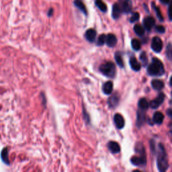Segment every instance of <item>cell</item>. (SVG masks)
Returning a JSON list of instances; mask_svg holds the SVG:
<instances>
[{"label":"cell","instance_id":"6da1fadb","mask_svg":"<svg viewBox=\"0 0 172 172\" xmlns=\"http://www.w3.org/2000/svg\"><path fill=\"white\" fill-rule=\"evenodd\" d=\"M147 73L152 76H160L165 73L163 63L158 59L153 58L152 63L147 68Z\"/></svg>","mask_w":172,"mask_h":172},{"label":"cell","instance_id":"7a4b0ae2","mask_svg":"<svg viewBox=\"0 0 172 172\" xmlns=\"http://www.w3.org/2000/svg\"><path fill=\"white\" fill-rule=\"evenodd\" d=\"M157 165L160 171H165L168 168V161L165 149L162 145H159V151L157 159Z\"/></svg>","mask_w":172,"mask_h":172},{"label":"cell","instance_id":"3957f363","mask_svg":"<svg viewBox=\"0 0 172 172\" xmlns=\"http://www.w3.org/2000/svg\"><path fill=\"white\" fill-rule=\"evenodd\" d=\"M99 71L107 77H114L116 74V66L112 62H106L99 67Z\"/></svg>","mask_w":172,"mask_h":172},{"label":"cell","instance_id":"277c9868","mask_svg":"<svg viewBox=\"0 0 172 172\" xmlns=\"http://www.w3.org/2000/svg\"><path fill=\"white\" fill-rule=\"evenodd\" d=\"M131 163L134 165L136 166H144L146 165L147 159H146V155L142 154L140 155V157L137 156H133L131 158Z\"/></svg>","mask_w":172,"mask_h":172},{"label":"cell","instance_id":"5b68a950","mask_svg":"<svg viewBox=\"0 0 172 172\" xmlns=\"http://www.w3.org/2000/svg\"><path fill=\"white\" fill-rule=\"evenodd\" d=\"M151 48L156 53H159L163 48V42L160 38L155 36L151 42Z\"/></svg>","mask_w":172,"mask_h":172},{"label":"cell","instance_id":"8992f818","mask_svg":"<svg viewBox=\"0 0 172 172\" xmlns=\"http://www.w3.org/2000/svg\"><path fill=\"white\" fill-rule=\"evenodd\" d=\"M165 94L161 93L158 95V96L155 99L150 102V106L153 109H157L160 106V105L163 103L164 99H165Z\"/></svg>","mask_w":172,"mask_h":172},{"label":"cell","instance_id":"52a82bcc","mask_svg":"<svg viewBox=\"0 0 172 172\" xmlns=\"http://www.w3.org/2000/svg\"><path fill=\"white\" fill-rule=\"evenodd\" d=\"M118 4L120 5L122 12L125 13H128L131 12L132 3L130 0H119Z\"/></svg>","mask_w":172,"mask_h":172},{"label":"cell","instance_id":"ba28073f","mask_svg":"<svg viewBox=\"0 0 172 172\" xmlns=\"http://www.w3.org/2000/svg\"><path fill=\"white\" fill-rule=\"evenodd\" d=\"M155 24V19L154 18L151 17V16H147V17L145 18L143 20V25L145 28L148 31L151 30L153 27L154 26Z\"/></svg>","mask_w":172,"mask_h":172},{"label":"cell","instance_id":"9c48e42d","mask_svg":"<svg viewBox=\"0 0 172 172\" xmlns=\"http://www.w3.org/2000/svg\"><path fill=\"white\" fill-rule=\"evenodd\" d=\"M114 121L118 128L121 129L125 126V119L121 114H116L114 116Z\"/></svg>","mask_w":172,"mask_h":172},{"label":"cell","instance_id":"30bf717a","mask_svg":"<svg viewBox=\"0 0 172 172\" xmlns=\"http://www.w3.org/2000/svg\"><path fill=\"white\" fill-rule=\"evenodd\" d=\"M106 44L109 47H114L117 43V39L114 34H109L106 36Z\"/></svg>","mask_w":172,"mask_h":172},{"label":"cell","instance_id":"8fae6325","mask_svg":"<svg viewBox=\"0 0 172 172\" xmlns=\"http://www.w3.org/2000/svg\"><path fill=\"white\" fill-rule=\"evenodd\" d=\"M85 37L89 42H93L96 38V31L94 29H89L86 31Z\"/></svg>","mask_w":172,"mask_h":172},{"label":"cell","instance_id":"7c38bea8","mask_svg":"<svg viewBox=\"0 0 172 172\" xmlns=\"http://www.w3.org/2000/svg\"><path fill=\"white\" fill-rule=\"evenodd\" d=\"M122 11L120 5L118 4H114L112 7V17L114 19H118L120 17Z\"/></svg>","mask_w":172,"mask_h":172},{"label":"cell","instance_id":"4fadbf2b","mask_svg":"<svg viewBox=\"0 0 172 172\" xmlns=\"http://www.w3.org/2000/svg\"><path fill=\"white\" fill-rule=\"evenodd\" d=\"M108 147L110 149V151L112 153H118L120 152V145L117 143L116 142L114 141H110L108 144Z\"/></svg>","mask_w":172,"mask_h":172},{"label":"cell","instance_id":"5bb4252c","mask_svg":"<svg viewBox=\"0 0 172 172\" xmlns=\"http://www.w3.org/2000/svg\"><path fill=\"white\" fill-rule=\"evenodd\" d=\"M73 4L75 7H77L80 11H82L85 15H87V9H86L85 5L83 3L82 0H74Z\"/></svg>","mask_w":172,"mask_h":172},{"label":"cell","instance_id":"9a60e30c","mask_svg":"<svg viewBox=\"0 0 172 172\" xmlns=\"http://www.w3.org/2000/svg\"><path fill=\"white\" fill-rule=\"evenodd\" d=\"M102 90L106 95H109L112 93L113 90V83L112 82H107L104 84L102 87Z\"/></svg>","mask_w":172,"mask_h":172},{"label":"cell","instance_id":"2e32d148","mask_svg":"<svg viewBox=\"0 0 172 172\" xmlns=\"http://www.w3.org/2000/svg\"><path fill=\"white\" fill-rule=\"evenodd\" d=\"M151 85L153 88L155 90H161L164 87V83L159 79H153Z\"/></svg>","mask_w":172,"mask_h":172},{"label":"cell","instance_id":"e0dca14e","mask_svg":"<svg viewBox=\"0 0 172 172\" xmlns=\"http://www.w3.org/2000/svg\"><path fill=\"white\" fill-rule=\"evenodd\" d=\"M130 64L131 68L133 69L134 71H138L141 69V64L139 63V61L136 60L135 57H131L130 59Z\"/></svg>","mask_w":172,"mask_h":172},{"label":"cell","instance_id":"ac0fdd59","mask_svg":"<svg viewBox=\"0 0 172 172\" xmlns=\"http://www.w3.org/2000/svg\"><path fill=\"white\" fill-rule=\"evenodd\" d=\"M164 119V115L162 113L160 112H156L154 115H153V122L156 124H158V125H160L163 122Z\"/></svg>","mask_w":172,"mask_h":172},{"label":"cell","instance_id":"d6986e66","mask_svg":"<svg viewBox=\"0 0 172 172\" xmlns=\"http://www.w3.org/2000/svg\"><path fill=\"white\" fill-rule=\"evenodd\" d=\"M118 101H119V98H118V96L115 94V95H114L113 96L110 97L108 102V105L110 107L114 108L115 106H117Z\"/></svg>","mask_w":172,"mask_h":172},{"label":"cell","instance_id":"ffe728a7","mask_svg":"<svg viewBox=\"0 0 172 172\" xmlns=\"http://www.w3.org/2000/svg\"><path fill=\"white\" fill-rule=\"evenodd\" d=\"M95 4L98 9L102 12H106L107 11V5L102 0H96Z\"/></svg>","mask_w":172,"mask_h":172},{"label":"cell","instance_id":"44dd1931","mask_svg":"<svg viewBox=\"0 0 172 172\" xmlns=\"http://www.w3.org/2000/svg\"><path fill=\"white\" fill-rule=\"evenodd\" d=\"M145 121V115L142 111H139L137 114V125L138 126H141Z\"/></svg>","mask_w":172,"mask_h":172},{"label":"cell","instance_id":"7402d4cb","mask_svg":"<svg viewBox=\"0 0 172 172\" xmlns=\"http://www.w3.org/2000/svg\"><path fill=\"white\" fill-rule=\"evenodd\" d=\"M134 30L135 33L139 36H143L145 34V28L140 24H136L134 27Z\"/></svg>","mask_w":172,"mask_h":172},{"label":"cell","instance_id":"603a6c76","mask_svg":"<svg viewBox=\"0 0 172 172\" xmlns=\"http://www.w3.org/2000/svg\"><path fill=\"white\" fill-rule=\"evenodd\" d=\"M139 107L141 110H145L149 108V103L146 99L141 98L139 101Z\"/></svg>","mask_w":172,"mask_h":172},{"label":"cell","instance_id":"cb8c5ba5","mask_svg":"<svg viewBox=\"0 0 172 172\" xmlns=\"http://www.w3.org/2000/svg\"><path fill=\"white\" fill-rule=\"evenodd\" d=\"M131 46L134 50H139L141 47V42L139 40L133 39L131 42Z\"/></svg>","mask_w":172,"mask_h":172},{"label":"cell","instance_id":"d4e9b609","mask_svg":"<svg viewBox=\"0 0 172 172\" xmlns=\"http://www.w3.org/2000/svg\"><path fill=\"white\" fill-rule=\"evenodd\" d=\"M115 60L116 61L117 64H118V66L120 67L121 68H123L124 67V63L122 56H121L120 54L116 53L115 54Z\"/></svg>","mask_w":172,"mask_h":172},{"label":"cell","instance_id":"484cf974","mask_svg":"<svg viewBox=\"0 0 172 172\" xmlns=\"http://www.w3.org/2000/svg\"><path fill=\"white\" fill-rule=\"evenodd\" d=\"M152 5H153V8H154L156 13H157V16L159 18V20L160 21H163V17L162 14H161V12L159 10V8L157 6H156V5L154 4V3H153Z\"/></svg>","mask_w":172,"mask_h":172},{"label":"cell","instance_id":"4316f807","mask_svg":"<svg viewBox=\"0 0 172 172\" xmlns=\"http://www.w3.org/2000/svg\"><path fill=\"white\" fill-rule=\"evenodd\" d=\"M7 155H8V154H7V149H4V150H3V151L1 152L2 160L4 163H5L6 164H9V159H8Z\"/></svg>","mask_w":172,"mask_h":172},{"label":"cell","instance_id":"83f0119b","mask_svg":"<svg viewBox=\"0 0 172 172\" xmlns=\"http://www.w3.org/2000/svg\"><path fill=\"white\" fill-rule=\"evenodd\" d=\"M106 40V36L105 34H101L99 36L98 39V42H97V44L98 46H102L105 44Z\"/></svg>","mask_w":172,"mask_h":172},{"label":"cell","instance_id":"f1b7e54d","mask_svg":"<svg viewBox=\"0 0 172 172\" xmlns=\"http://www.w3.org/2000/svg\"><path fill=\"white\" fill-rule=\"evenodd\" d=\"M139 18H140V15L138 12L134 13L130 18V22L131 23H133V22H134L138 21Z\"/></svg>","mask_w":172,"mask_h":172},{"label":"cell","instance_id":"f546056e","mask_svg":"<svg viewBox=\"0 0 172 172\" xmlns=\"http://www.w3.org/2000/svg\"><path fill=\"white\" fill-rule=\"evenodd\" d=\"M140 59H141V61L142 62V63H143L144 64H146L147 63V61H148L146 53H144V52L142 53L141 56H140Z\"/></svg>","mask_w":172,"mask_h":172},{"label":"cell","instance_id":"4dcf8cb0","mask_svg":"<svg viewBox=\"0 0 172 172\" xmlns=\"http://www.w3.org/2000/svg\"><path fill=\"white\" fill-rule=\"evenodd\" d=\"M156 31L159 32V33H164L165 31V28L163 26H157L155 28Z\"/></svg>","mask_w":172,"mask_h":172},{"label":"cell","instance_id":"1f68e13d","mask_svg":"<svg viewBox=\"0 0 172 172\" xmlns=\"http://www.w3.org/2000/svg\"><path fill=\"white\" fill-rule=\"evenodd\" d=\"M168 16L169 20L172 21V5H169L168 8Z\"/></svg>","mask_w":172,"mask_h":172},{"label":"cell","instance_id":"d6a6232c","mask_svg":"<svg viewBox=\"0 0 172 172\" xmlns=\"http://www.w3.org/2000/svg\"><path fill=\"white\" fill-rule=\"evenodd\" d=\"M167 114H168V115L172 120V109H168V111H167Z\"/></svg>","mask_w":172,"mask_h":172},{"label":"cell","instance_id":"836d02e7","mask_svg":"<svg viewBox=\"0 0 172 172\" xmlns=\"http://www.w3.org/2000/svg\"><path fill=\"white\" fill-rule=\"evenodd\" d=\"M159 1L163 4H168L169 3V0H159Z\"/></svg>","mask_w":172,"mask_h":172},{"label":"cell","instance_id":"e575fe53","mask_svg":"<svg viewBox=\"0 0 172 172\" xmlns=\"http://www.w3.org/2000/svg\"><path fill=\"white\" fill-rule=\"evenodd\" d=\"M53 8H50V9L49 10V12H48V16H52L53 15Z\"/></svg>","mask_w":172,"mask_h":172},{"label":"cell","instance_id":"d590c367","mask_svg":"<svg viewBox=\"0 0 172 172\" xmlns=\"http://www.w3.org/2000/svg\"><path fill=\"white\" fill-rule=\"evenodd\" d=\"M169 84H170V85L172 86V77H171L170 81H169Z\"/></svg>","mask_w":172,"mask_h":172},{"label":"cell","instance_id":"8d00e7d4","mask_svg":"<svg viewBox=\"0 0 172 172\" xmlns=\"http://www.w3.org/2000/svg\"><path fill=\"white\" fill-rule=\"evenodd\" d=\"M171 5H172V0H171Z\"/></svg>","mask_w":172,"mask_h":172},{"label":"cell","instance_id":"74e56055","mask_svg":"<svg viewBox=\"0 0 172 172\" xmlns=\"http://www.w3.org/2000/svg\"><path fill=\"white\" fill-rule=\"evenodd\" d=\"M171 135H172V130L171 131Z\"/></svg>","mask_w":172,"mask_h":172},{"label":"cell","instance_id":"f35d334b","mask_svg":"<svg viewBox=\"0 0 172 172\" xmlns=\"http://www.w3.org/2000/svg\"><path fill=\"white\" fill-rule=\"evenodd\" d=\"M171 56H172V52H171Z\"/></svg>","mask_w":172,"mask_h":172}]
</instances>
